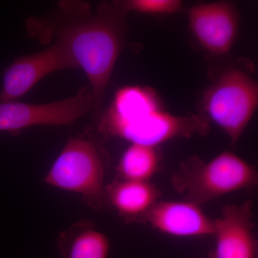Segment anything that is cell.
I'll return each mask as SVG.
<instances>
[{
  "instance_id": "cell-15",
  "label": "cell",
  "mask_w": 258,
  "mask_h": 258,
  "mask_svg": "<svg viewBox=\"0 0 258 258\" xmlns=\"http://www.w3.org/2000/svg\"><path fill=\"white\" fill-rule=\"evenodd\" d=\"M209 258H213V257H212L211 253L210 254V257H209Z\"/></svg>"
},
{
  "instance_id": "cell-13",
  "label": "cell",
  "mask_w": 258,
  "mask_h": 258,
  "mask_svg": "<svg viewBox=\"0 0 258 258\" xmlns=\"http://www.w3.org/2000/svg\"><path fill=\"white\" fill-rule=\"evenodd\" d=\"M157 147L130 144L118 163L121 179L151 181L160 166Z\"/></svg>"
},
{
  "instance_id": "cell-1",
  "label": "cell",
  "mask_w": 258,
  "mask_h": 258,
  "mask_svg": "<svg viewBox=\"0 0 258 258\" xmlns=\"http://www.w3.org/2000/svg\"><path fill=\"white\" fill-rule=\"evenodd\" d=\"M128 14L122 1L100 3L59 2L50 15L25 22L28 36L42 44H60L87 76L97 115L115 63L125 43Z\"/></svg>"
},
{
  "instance_id": "cell-10",
  "label": "cell",
  "mask_w": 258,
  "mask_h": 258,
  "mask_svg": "<svg viewBox=\"0 0 258 258\" xmlns=\"http://www.w3.org/2000/svg\"><path fill=\"white\" fill-rule=\"evenodd\" d=\"M142 222L162 234L176 237L213 236L215 221L190 202L158 201Z\"/></svg>"
},
{
  "instance_id": "cell-14",
  "label": "cell",
  "mask_w": 258,
  "mask_h": 258,
  "mask_svg": "<svg viewBox=\"0 0 258 258\" xmlns=\"http://www.w3.org/2000/svg\"><path fill=\"white\" fill-rule=\"evenodd\" d=\"M122 3L128 13L135 12L151 15L175 14L183 6L180 0H127L122 1Z\"/></svg>"
},
{
  "instance_id": "cell-3",
  "label": "cell",
  "mask_w": 258,
  "mask_h": 258,
  "mask_svg": "<svg viewBox=\"0 0 258 258\" xmlns=\"http://www.w3.org/2000/svg\"><path fill=\"white\" fill-rule=\"evenodd\" d=\"M43 181L81 195L96 210L106 202L104 157L98 144L86 137L69 139Z\"/></svg>"
},
{
  "instance_id": "cell-7",
  "label": "cell",
  "mask_w": 258,
  "mask_h": 258,
  "mask_svg": "<svg viewBox=\"0 0 258 258\" xmlns=\"http://www.w3.org/2000/svg\"><path fill=\"white\" fill-rule=\"evenodd\" d=\"M79 69L66 49L52 42L41 51L15 59L5 71L0 103L16 101L56 71Z\"/></svg>"
},
{
  "instance_id": "cell-5",
  "label": "cell",
  "mask_w": 258,
  "mask_h": 258,
  "mask_svg": "<svg viewBox=\"0 0 258 258\" xmlns=\"http://www.w3.org/2000/svg\"><path fill=\"white\" fill-rule=\"evenodd\" d=\"M98 131L107 137H117L130 144L157 147L173 139L207 135L210 121L203 115H176L163 108L101 125Z\"/></svg>"
},
{
  "instance_id": "cell-11",
  "label": "cell",
  "mask_w": 258,
  "mask_h": 258,
  "mask_svg": "<svg viewBox=\"0 0 258 258\" xmlns=\"http://www.w3.org/2000/svg\"><path fill=\"white\" fill-rule=\"evenodd\" d=\"M160 191L151 181L120 179L106 188V201L128 222L142 221L159 201Z\"/></svg>"
},
{
  "instance_id": "cell-6",
  "label": "cell",
  "mask_w": 258,
  "mask_h": 258,
  "mask_svg": "<svg viewBox=\"0 0 258 258\" xmlns=\"http://www.w3.org/2000/svg\"><path fill=\"white\" fill-rule=\"evenodd\" d=\"M91 89L83 88L77 94L61 101L42 104L0 103V132L11 134L34 125H66L93 109Z\"/></svg>"
},
{
  "instance_id": "cell-12",
  "label": "cell",
  "mask_w": 258,
  "mask_h": 258,
  "mask_svg": "<svg viewBox=\"0 0 258 258\" xmlns=\"http://www.w3.org/2000/svg\"><path fill=\"white\" fill-rule=\"evenodd\" d=\"M58 247L62 258H108L110 241L92 224L82 221L61 234Z\"/></svg>"
},
{
  "instance_id": "cell-9",
  "label": "cell",
  "mask_w": 258,
  "mask_h": 258,
  "mask_svg": "<svg viewBox=\"0 0 258 258\" xmlns=\"http://www.w3.org/2000/svg\"><path fill=\"white\" fill-rule=\"evenodd\" d=\"M214 221L215 249L211 252L213 258H257L252 201L226 205L221 216Z\"/></svg>"
},
{
  "instance_id": "cell-2",
  "label": "cell",
  "mask_w": 258,
  "mask_h": 258,
  "mask_svg": "<svg viewBox=\"0 0 258 258\" xmlns=\"http://www.w3.org/2000/svg\"><path fill=\"white\" fill-rule=\"evenodd\" d=\"M257 182L255 166L230 152L220 153L209 161L190 157L171 178L176 192L200 207L229 194L252 189Z\"/></svg>"
},
{
  "instance_id": "cell-4",
  "label": "cell",
  "mask_w": 258,
  "mask_h": 258,
  "mask_svg": "<svg viewBox=\"0 0 258 258\" xmlns=\"http://www.w3.org/2000/svg\"><path fill=\"white\" fill-rule=\"evenodd\" d=\"M258 106V84L248 73L234 68L222 73L205 90L203 108L207 118L237 143Z\"/></svg>"
},
{
  "instance_id": "cell-8",
  "label": "cell",
  "mask_w": 258,
  "mask_h": 258,
  "mask_svg": "<svg viewBox=\"0 0 258 258\" xmlns=\"http://www.w3.org/2000/svg\"><path fill=\"white\" fill-rule=\"evenodd\" d=\"M188 20L194 37L209 53L220 56L232 50L240 22L234 3L219 1L195 5L188 12Z\"/></svg>"
}]
</instances>
